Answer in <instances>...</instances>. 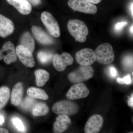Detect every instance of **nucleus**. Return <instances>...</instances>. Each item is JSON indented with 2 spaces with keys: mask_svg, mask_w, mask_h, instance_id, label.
Wrapping results in <instances>:
<instances>
[{
  "mask_svg": "<svg viewBox=\"0 0 133 133\" xmlns=\"http://www.w3.org/2000/svg\"><path fill=\"white\" fill-rule=\"evenodd\" d=\"M67 28L69 33L76 41L83 43L86 41L89 31L84 22L77 19L69 20L67 23Z\"/></svg>",
  "mask_w": 133,
  "mask_h": 133,
  "instance_id": "nucleus-1",
  "label": "nucleus"
},
{
  "mask_svg": "<svg viewBox=\"0 0 133 133\" xmlns=\"http://www.w3.org/2000/svg\"><path fill=\"white\" fill-rule=\"evenodd\" d=\"M94 51L96 61L101 64H109L114 61V50L112 45L108 43H104L99 45Z\"/></svg>",
  "mask_w": 133,
  "mask_h": 133,
  "instance_id": "nucleus-2",
  "label": "nucleus"
},
{
  "mask_svg": "<svg viewBox=\"0 0 133 133\" xmlns=\"http://www.w3.org/2000/svg\"><path fill=\"white\" fill-rule=\"evenodd\" d=\"M78 106L76 103L69 100H63L56 102L52 107V111L57 115H65L68 116L76 114Z\"/></svg>",
  "mask_w": 133,
  "mask_h": 133,
  "instance_id": "nucleus-3",
  "label": "nucleus"
},
{
  "mask_svg": "<svg viewBox=\"0 0 133 133\" xmlns=\"http://www.w3.org/2000/svg\"><path fill=\"white\" fill-rule=\"evenodd\" d=\"M94 72L93 69L90 66H81L70 73L68 78L73 84L83 83L92 78L94 76Z\"/></svg>",
  "mask_w": 133,
  "mask_h": 133,
  "instance_id": "nucleus-4",
  "label": "nucleus"
},
{
  "mask_svg": "<svg viewBox=\"0 0 133 133\" xmlns=\"http://www.w3.org/2000/svg\"><path fill=\"white\" fill-rule=\"evenodd\" d=\"M41 19L50 35L56 38L60 36V30L59 24L50 13L47 11L43 12L41 14Z\"/></svg>",
  "mask_w": 133,
  "mask_h": 133,
  "instance_id": "nucleus-5",
  "label": "nucleus"
},
{
  "mask_svg": "<svg viewBox=\"0 0 133 133\" xmlns=\"http://www.w3.org/2000/svg\"><path fill=\"white\" fill-rule=\"evenodd\" d=\"M68 5L74 12L90 14H95L97 12V8L94 4L85 0H69Z\"/></svg>",
  "mask_w": 133,
  "mask_h": 133,
  "instance_id": "nucleus-6",
  "label": "nucleus"
},
{
  "mask_svg": "<svg viewBox=\"0 0 133 133\" xmlns=\"http://www.w3.org/2000/svg\"><path fill=\"white\" fill-rule=\"evenodd\" d=\"M3 59L8 65L16 62L17 60L15 47L11 41L5 42L0 49V60Z\"/></svg>",
  "mask_w": 133,
  "mask_h": 133,
  "instance_id": "nucleus-7",
  "label": "nucleus"
},
{
  "mask_svg": "<svg viewBox=\"0 0 133 133\" xmlns=\"http://www.w3.org/2000/svg\"><path fill=\"white\" fill-rule=\"evenodd\" d=\"M76 59L81 66H90L96 61L95 51L90 48H84L76 53Z\"/></svg>",
  "mask_w": 133,
  "mask_h": 133,
  "instance_id": "nucleus-8",
  "label": "nucleus"
},
{
  "mask_svg": "<svg viewBox=\"0 0 133 133\" xmlns=\"http://www.w3.org/2000/svg\"><path fill=\"white\" fill-rule=\"evenodd\" d=\"M90 91L85 84L83 83L75 84L72 86L67 92L66 97L71 100H76L87 97Z\"/></svg>",
  "mask_w": 133,
  "mask_h": 133,
  "instance_id": "nucleus-9",
  "label": "nucleus"
},
{
  "mask_svg": "<svg viewBox=\"0 0 133 133\" xmlns=\"http://www.w3.org/2000/svg\"><path fill=\"white\" fill-rule=\"evenodd\" d=\"M17 56L24 65L30 68L34 67L35 65L32 52L23 45H19L16 48Z\"/></svg>",
  "mask_w": 133,
  "mask_h": 133,
  "instance_id": "nucleus-10",
  "label": "nucleus"
},
{
  "mask_svg": "<svg viewBox=\"0 0 133 133\" xmlns=\"http://www.w3.org/2000/svg\"><path fill=\"white\" fill-rule=\"evenodd\" d=\"M73 62V58L68 52H63L61 55L56 54L53 57V65L58 71H64L67 66L72 64Z\"/></svg>",
  "mask_w": 133,
  "mask_h": 133,
  "instance_id": "nucleus-11",
  "label": "nucleus"
},
{
  "mask_svg": "<svg viewBox=\"0 0 133 133\" xmlns=\"http://www.w3.org/2000/svg\"><path fill=\"white\" fill-rule=\"evenodd\" d=\"M104 119L101 115L95 114L91 116L87 122L84 127L85 133H98L101 130Z\"/></svg>",
  "mask_w": 133,
  "mask_h": 133,
  "instance_id": "nucleus-12",
  "label": "nucleus"
},
{
  "mask_svg": "<svg viewBox=\"0 0 133 133\" xmlns=\"http://www.w3.org/2000/svg\"><path fill=\"white\" fill-rule=\"evenodd\" d=\"M31 31L36 40L41 44L48 45L54 43L53 38L41 27L33 25L31 27Z\"/></svg>",
  "mask_w": 133,
  "mask_h": 133,
  "instance_id": "nucleus-13",
  "label": "nucleus"
},
{
  "mask_svg": "<svg viewBox=\"0 0 133 133\" xmlns=\"http://www.w3.org/2000/svg\"><path fill=\"white\" fill-rule=\"evenodd\" d=\"M15 26L13 22L0 14V37L6 38L14 33Z\"/></svg>",
  "mask_w": 133,
  "mask_h": 133,
  "instance_id": "nucleus-14",
  "label": "nucleus"
},
{
  "mask_svg": "<svg viewBox=\"0 0 133 133\" xmlns=\"http://www.w3.org/2000/svg\"><path fill=\"white\" fill-rule=\"evenodd\" d=\"M71 124L69 116L65 115H59L53 125V131L55 133H61L68 129Z\"/></svg>",
  "mask_w": 133,
  "mask_h": 133,
  "instance_id": "nucleus-15",
  "label": "nucleus"
},
{
  "mask_svg": "<svg viewBox=\"0 0 133 133\" xmlns=\"http://www.w3.org/2000/svg\"><path fill=\"white\" fill-rule=\"evenodd\" d=\"M7 2L12 5L22 14H29L32 11L31 4L27 0H6Z\"/></svg>",
  "mask_w": 133,
  "mask_h": 133,
  "instance_id": "nucleus-16",
  "label": "nucleus"
},
{
  "mask_svg": "<svg viewBox=\"0 0 133 133\" xmlns=\"http://www.w3.org/2000/svg\"><path fill=\"white\" fill-rule=\"evenodd\" d=\"M23 94L24 88L22 83H17L13 87L10 95V101L12 104L16 106L20 105L22 101Z\"/></svg>",
  "mask_w": 133,
  "mask_h": 133,
  "instance_id": "nucleus-17",
  "label": "nucleus"
},
{
  "mask_svg": "<svg viewBox=\"0 0 133 133\" xmlns=\"http://www.w3.org/2000/svg\"><path fill=\"white\" fill-rule=\"evenodd\" d=\"M20 44L28 48L31 52L34 51L35 48V40L29 32L26 31L22 34L20 38Z\"/></svg>",
  "mask_w": 133,
  "mask_h": 133,
  "instance_id": "nucleus-18",
  "label": "nucleus"
},
{
  "mask_svg": "<svg viewBox=\"0 0 133 133\" xmlns=\"http://www.w3.org/2000/svg\"><path fill=\"white\" fill-rule=\"evenodd\" d=\"M36 77V84L37 86L41 87L45 84L50 78L49 72L45 70L38 69L35 72Z\"/></svg>",
  "mask_w": 133,
  "mask_h": 133,
  "instance_id": "nucleus-19",
  "label": "nucleus"
},
{
  "mask_svg": "<svg viewBox=\"0 0 133 133\" xmlns=\"http://www.w3.org/2000/svg\"><path fill=\"white\" fill-rule=\"evenodd\" d=\"M28 95L34 99L46 100L49 99V96L43 90L35 87H30L27 91Z\"/></svg>",
  "mask_w": 133,
  "mask_h": 133,
  "instance_id": "nucleus-20",
  "label": "nucleus"
},
{
  "mask_svg": "<svg viewBox=\"0 0 133 133\" xmlns=\"http://www.w3.org/2000/svg\"><path fill=\"white\" fill-rule=\"evenodd\" d=\"M49 109L44 103L39 102L35 105L33 108V114L36 116H41L46 115L49 113Z\"/></svg>",
  "mask_w": 133,
  "mask_h": 133,
  "instance_id": "nucleus-21",
  "label": "nucleus"
},
{
  "mask_svg": "<svg viewBox=\"0 0 133 133\" xmlns=\"http://www.w3.org/2000/svg\"><path fill=\"white\" fill-rule=\"evenodd\" d=\"M10 90L7 87L0 88V110L6 105L9 99Z\"/></svg>",
  "mask_w": 133,
  "mask_h": 133,
  "instance_id": "nucleus-22",
  "label": "nucleus"
},
{
  "mask_svg": "<svg viewBox=\"0 0 133 133\" xmlns=\"http://www.w3.org/2000/svg\"><path fill=\"white\" fill-rule=\"evenodd\" d=\"M53 57L52 53L45 51H41L37 54V58L41 63L46 64L51 61Z\"/></svg>",
  "mask_w": 133,
  "mask_h": 133,
  "instance_id": "nucleus-23",
  "label": "nucleus"
},
{
  "mask_svg": "<svg viewBox=\"0 0 133 133\" xmlns=\"http://www.w3.org/2000/svg\"><path fill=\"white\" fill-rule=\"evenodd\" d=\"M123 69L126 71H129L133 69V56L128 55L124 57L122 60Z\"/></svg>",
  "mask_w": 133,
  "mask_h": 133,
  "instance_id": "nucleus-24",
  "label": "nucleus"
},
{
  "mask_svg": "<svg viewBox=\"0 0 133 133\" xmlns=\"http://www.w3.org/2000/svg\"><path fill=\"white\" fill-rule=\"evenodd\" d=\"M35 100L34 98L30 97H26L25 99L22 101L21 103V107L23 109L26 110H28L35 105Z\"/></svg>",
  "mask_w": 133,
  "mask_h": 133,
  "instance_id": "nucleus-25",
  "label": "nucleus"
},
{
  "mask_svg": "<svg viewBox=\"0 0 133 133\" xmlns=\"http://www.w3.org/2000/svg\"><path fill=\"white\" fill-rule=\"evenodd\" d=\"M12 121L18 131L22 132H26V129L22 122L20 119L18 118H15L12 120Z\"/></svg>",
  "mask_w": 133,
  "mask_h": 133,
  "instance_id": "nucleus-26",
  "label": "nucleus"
},
{
  "mask_svg": "<svg viewBox=\"0 0 133 133\" xmlns=\"http://www.w3.org/2000/svg\"><path fill=\"white\" fill-rule=\"evenodd\" d=\"M117 82L120 84L130 85L132 83L130 74H128L122 78H118L117 79Z\"/></svg>",
  "mask_w": 133,
  "mask_h": 133,
  "instance_id": "nucleus-27",
  "label": "nucleus"
},
{
  "mask_svg": "<svg viewBox=\"0 0 133 133\" xmlns=\"http://www.w3.org/2000/svg\"><path fill=\"white\" fill-rule=\"evenodd\" d=\"M128 23L126 22H122L116 23L114 26V29L116 32L122 31L124 27L127 25Z\"/></svg>",
  "mask_w": 133,
  "mask_h": 133,
  "instance_id": "nucleus-28",
  "label": "nucleus"
},
{
  "mask_svg": "<svg viewBox=\"0 0 133 133\" xmlns=\"http://www.w3.org/2000/svg\"><path fill=\"white\" fill-rule=\"evenodd\" d=\"M108 74L112 78L115 77L118 74L117 70L114 66H111L108 70Z\"/></svg>",
  "mask_w": 133,
  "mask_h": 133,
  "instance_id": "nucleus-29",
  "label": "nucleus"
},
{
  "mask_svg": "<svg viewBox=\"0 0 133 133\" xmlns=\"http://www.w3.org/2000/svg\"><path fill=\"white\" fill-rule=\"evenodd\" d=\"M30 4L34 6H37L41 3V0H27Z\"/></svg>",
  "mask_w": 133,
  "mask_h": 133,
  "instance_id": "nucleus-30",
  "label": "nucleus"
},
{
  "mask_svg": "<svg viewBox=\"0 0 133 133\" xmlns=\"http://www.w3.org/2000/svg\"><path fill=\"white\" fill-rule=\"evenodd\" d=\"M128 105L131 107H133V94H132L131 97H128Z\"/></svg>",
  "mask_w": 133,
  "mask_h": 133,
  "instance_id": "nucleus-31",
  "label": "nucleus"
},
{
  "mask_svg": "<svg viewBox=\"0 0 133 133\" xmlns=\"http://www.w3.org/2000/svg\"><path fill=\"white\" fill-rule=\"evenodd\" d=\"M88 2L94 4H97L101 2L102 0H85Z\"/></svg>",
  "mask_w": 133,
  "mask_h": 133,
  "instance_id": "nucleus-32",
  "label": "nucleus"
},
{
  "mask_svg": "<svg viewBox=\"0 0 133 133\" xmlns=\"http://www.w3.org/2000/svg\"><path fill=\"white\" fill-rule=\"evenodd\" d=\"M9 132L7 129L4 128H0V133H8Z\"/></svg>",
  "mask_w": 133,
  "mask_h": 133,
  "instance_id": "nucleus-33",
  "label": "nucleus"
},
{
  "mask_svg": "<svg viewBox=\"0 0 133 133\" xmlns=\"http://www.w3.org/2000/svg\"><path fill=\"white\" fill-rule=\"evenodd\" d=\"M133 2H132V3H131V6H130V10H131V15H132V16L133 17Z\"/></svg>",
  "mask_w": 133,
  "mask_h": 133,
  "instance_id": "nucleus-34",
  "label": "nucleus"
},
{
  "mask_svg": "<svg viewBox=\"0 0 133 133\" xmlns=\"http://www.w3.org/2000/svg\"><path fill=\"white\" fill-rule=\"evenodd\" d=\"M4 122V118L2 116L0 115V124H1L3 123Z\"/></svg>",
  "mask_w": 133,
  "mask_h": 133,
  "instance_id": "nucleus-35",
  "label": "nucleus"
},
{
  "mask_svg": "<svg viewBox=\"0 0 133 133\" xmlns=\"http://www.w3.org/2000/svg\"><path fill=\"white\" fill-rule=\"evenodd\" d=\"M133 25H132L131 26V28H130V31H131V34H132V35L133 34Z\"/></svg>",
  "mask_w": 133,
  "mask_h": 133,
  "instance_id": "nucleus-36",
  "label": "nucleus"
}]
</instances>
